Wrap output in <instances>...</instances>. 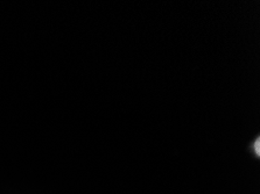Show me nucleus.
I'll return each instance as SVG.
<instances>
[{"label": "nucleus", "instance_id": "f257e3e1", "mask_svg": "<svg viewBox=\"0 0 260 194\" xmlns=\"http://www.w3.org/2000/svg\"><path fill=\"white\" fill-rule=\"evenodd\" d=\"M260 141H259V138H258V140L257 141H255V143H254V148H255V152H257L258 153V155H259V153H260Z\"/></svg>", "mask_w": 260, "mask_h": 194}]
</instances>
